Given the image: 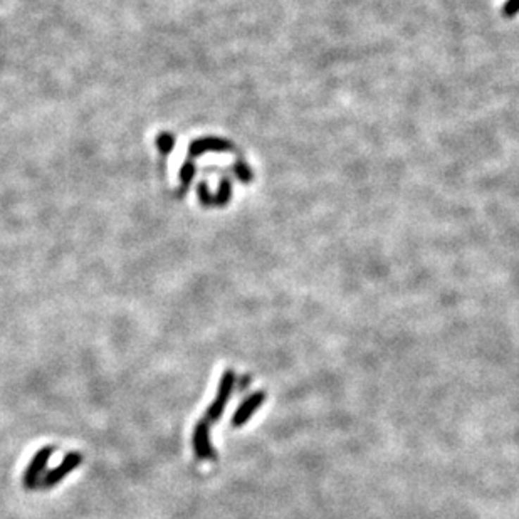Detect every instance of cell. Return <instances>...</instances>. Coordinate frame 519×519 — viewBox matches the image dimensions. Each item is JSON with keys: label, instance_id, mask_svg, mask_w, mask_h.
Here are the masks:
<instances>
[{"label": "cell", "instance_id": "cell-1", "mask_svg": "<svg viewBox=\"0 0 519 519\" xmlns=\"http://www.w3.org/2000/svg\"><path fill=\"white\" fill-rule=\"evenodd\" d=\"M234 385H235L234 370H225L220 377L215 399H213L211 407H208L207 412H205V420H207L208 424H215V422L220 420L222 413H224L227 404H229L230 396H232Z\"/></svg>", "mask_w": 519, "mask_h": 519}, {"label": "cell", "instance_id": "cell-2", "mask_svg": "<svg viewBox=\"0 0 519 519\" xmlns=\"http://www.w3.org/2000/svg\"><path fill=\"white\" fill-rule=\"evenodd\" d=\"M82 464V454L81 452H69L68 456H64V459L56 465L54 469L47 470L42 481L39 482V487L42 489H49V487L58 486L64 477H68L74 469H77Z\"/></svg>", "mask_w": 519, "mask_h": 519}, {"label": "cell", "instance_id": "cell-3", "mask_svg": "<svg viewBox=\"0 0 519 519\" xmlns=\"http://www.w3.org/2000/svg\"><path fill=\"white\" fill-rule=\"evenodd\" d=\"M192 447H194L195 457L199 461H215L217 451L213 447L211 439V424L207 420L199 422L192 434Z\"/></svg>", "mask_w": 519, "mask_h": 519}, {"label": "cell", "instance_id": "cell-4", "mask_svg": "<svg viewBox=\"0 0 519 519\" xmlns=\"http://www.w3.org/2000/svg\"><path fill=\"white\" fill-rule=\"evenodd\" d=\"M54 451H56L54 447H42L41 451H37L36 454H34L32 461L29 462L27 469H25L24 477H23V484L25 489H36V487H39L41 475L42 473H44L47 462H49Z\"/></svg>", "mask_w": 519, "mask_h": 519}, {"label": "cell", "instance_id": "cell-5", "mask_svg": "<svg viewBox=\"0 0 519 519\" xmlns=\"http://www.w3.org/2000/svg\"><path fill=\"white\" fill-rule=\"evenodd\" d=\"M265 396H268V395H265V392H263V390L252 392L251 395L246 396V399H244V402L239 405L237 408H235L232 420H230L232 427L239 429V427L246 425L247 422L252 418V415H254L257 410L261 408V405L265 402Z\"/></svg>", "mask_w": 519, "mask_h": 519}, {"label": "cell", "instance_id": "cell-6", "mask_svg": "<svg viewBox=\"0 0 519 519\" xmlns=\"http://www.w3.org/2000/svg\"><path fill=\"white\" fill-rule=\"evenodd\" d=\"M235 172H237V177L241 178L242 182H251L252 177H254V175H252L251 170H249L247 165L244 163V161H239V163L235 165Z\"/></svg>", "mask_w": 519, "mask_h": 519}, {"label": "cell", "instance_id": "cell-7", "mask_svg": "<svg viewBox=\"0 0 519 519\" xmlns=\"http://www.w3.org/2000/svg\"><path fill=\"white\" fill-rule=\"evenodd\" d=\"M519 12V0H506L503 6V15L504 17H514Z\"/></svg>", "mask_w": 519, "mask_h": 519}]
</instances>
